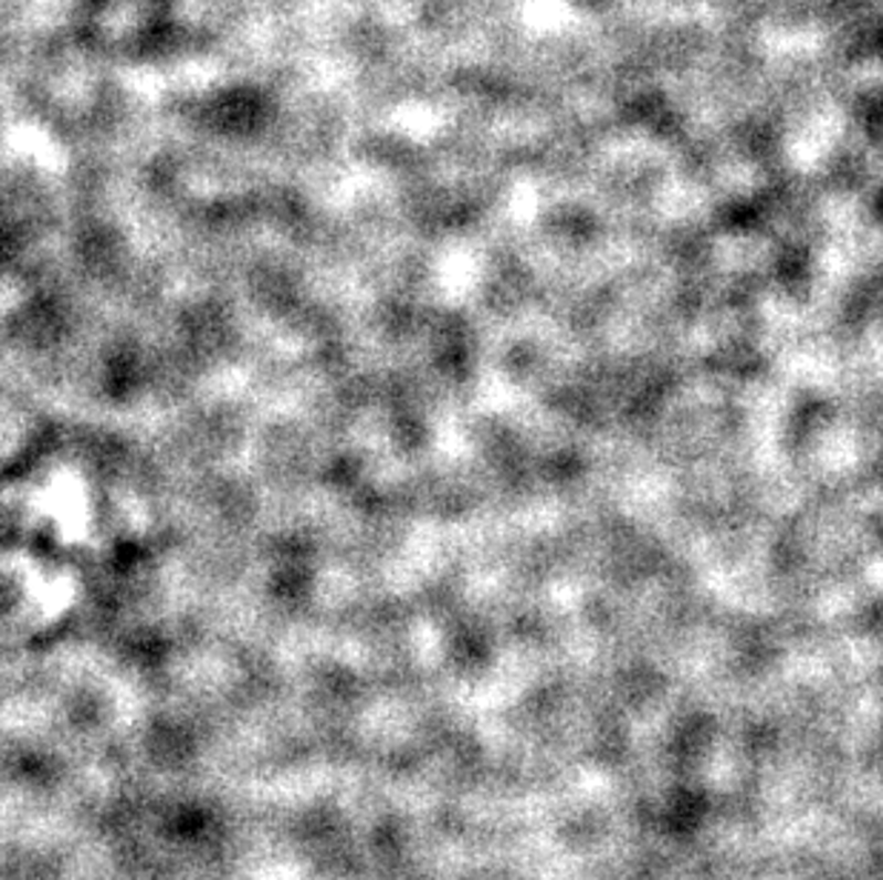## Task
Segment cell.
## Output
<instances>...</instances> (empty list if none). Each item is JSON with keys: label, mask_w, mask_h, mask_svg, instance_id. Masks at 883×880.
<instances>
[{"label": "cell", "mask_w": 883, "mask_h": 880, "mask_svg": "<svg viewBox=\"0 0 883 880\" xmlns=\"http://www.w3.org/2000/svg\"><path fill=\"white\" fill-rule=\"evenodd\" d=\"M149 526L153 501L144 481L112 443L46 434L23 469L18 535L66 564L135 549Z\"/></svg>", "instance_id": "obj_1"}]
</instances>
